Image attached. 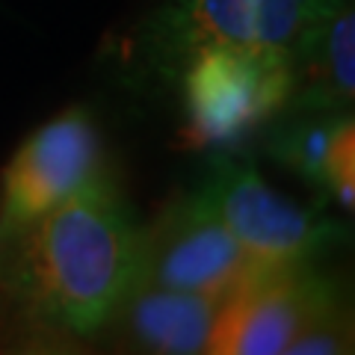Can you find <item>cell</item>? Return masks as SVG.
I'll return each instance as SVG.
<instances>
[{
    "label": "cell",
    "mask_w": 355,
    "mask_h": 355,
    "mask_svg": "<svg viewBox=\"0 0 355 355\" xmlns=\"http://www.w3.org/2000/svg\"><path fill=\"white\" fill-rule=\"evenodd\" d=\"M355 15L352 0L308 33L293 53V110H352L355 92Z\"/></svg>",
    "instance_id": "obj_10"
},
{
    "label": "cell",
    "mask_w": 355,
    "mask_h": 355,
    "mask_svg": "<svg viewBox=\"0 0 355 355\" xmlns=\"http://www.w3.org/2000/svg\"><path fill=\"white\" fill-rule=\"evenodd\" d=\"M270 154L317 193V205L355 207L352 110H296L270 137Z\"/></svg>",
    "instance_id": "obj_8"
},
{
    "label": "cell",
    "mask_w": 355,
    "mask_h": 355,
    "mask_svg": "<svg viewBox=\"0 0 355 355\" xmlns=\"http://www.w3.org/2000/svg\"><path fill=\"white\" fill-rule=\"evenodd\" d=\"M343 0H169L148 18L142 44L151 62L172 74L205 44H234L293 53Z\"/></svg>",
    "instance_id": "obj_4"
},
{
    "label": "cell",
    "mask_w": 355,
    "mask_h": 355,
    "mask_svg": "<svg viewBox=\"0 0 355 355\" xmlns=\"http://www.w3.org/2000/svg\"><path fill=\"white\" fill-rule=\"evenodd\" d=\"M184 142L231 151L293 101V57L284 51L205 44L172 69Z\"/></svg>",
    "instance_id": "obj_2"
},
{
    "label": "cell",
    "mask_w": 355,
    "mask_h": 355,
    "mask_svg": "<svg viewBox=\"0 0 355 355\" xmlns=\"http://www.w3.org/2000/svg\"><path fill=\"white\" fill-rule=\"evenodd\" d=\"M196 193L225 222L237 243L263 266L317 263L343 243V219L323 205H302L266 184L254 163L210 151Z\"/></svg>",
    "instance_id": "obj_3"
},
{
    "label": "cell",
    "mask_w": 355,
    "mask_h": 355,
    "mask_svg": "<svg viewBox=\"0 0 355 355\" xmlns=\"http://www.w3.org/2000/svg\"><path fill=\"white\" fill-rule=\"evenodd\" d=\"M343 311L340 287L314 263L266 266L219 302L205 352L279 355L311 323Z\"/></svg>",
    "instance_id": "obj_6"
},
{
    "label": "cell",
    "mask_w": 355,
    "mask_h": 355,
    "mask_svg": "<svg viewBox=\"0 0 355 355\" xmlns=\"http://www.w3.org/2000/svg\"><path fill=\"white\" fill-rule=\"evenodd\" d=\"M343 349H349V320L343 317V311L311 323L287 347L291 355H335Z\"/></svg>",
    "instance_id": "obj_11"
},
{
    "label": "cell",
    "mask_w": 355,
    "mask_h": 355,
    "mask_svg": "<svg viewBox=\"0 0 355 355\" xmlns=\"http://www.w3.org/2000/svg\"><path fill=\"white\" fill-rule=\"evenodd\" d=\"M101 172V133L83 107L44 121L21 142L0 175V243L15 240Z\"/></svg>",
    "instance_id": "obj_5"
},
{
    "label": "cell",
    "mask_w": 355,
    "mask_h": 355,
    "mask_svg": "<svg viewBox=\"0 0 355 355\" xmlns=\"http://www.w3.org/2000/svg\"><path fill=\"white\" fill-rule=\"evenodd\" d=\"M146 279L160 287L225 299L266 270L237 243L196 190L169 202L142 234Z\"/></svg>",
    "instance_id": "obj_7"
},
{
    "label": "cell",
    "mask_w": 355,
    "mask_h": 355,
    "mask_svg": "<svg viewBox=\"0 0 355 355\" xmlns=\"http://www.w3.org/2000/svg\"><path fill=\"white\" fill-rule=\"evenodd\" d=\"M146 228L101 172L6 246L9 282L30 323L65 338H98L146 279Z\"/></svg>",
    "instance_id": "obj_1"
},
{
    "label": "cell",
    "mask_w": 355,
    "mask_h": 355,
    "mask_svg": "<svg viewBox=\"0 0 355 355\" xmlns=\"http://www.w3.org/2000/svg\"><path fill=\"white\" fill-rule=\"evenodd\" d=\"M219 311V299L139 282L107 329H119V340L137 352L193 355L205 352Z\"/></svg>",
    "instance_id": "obj_9"
}]
</instances>
